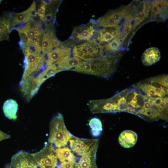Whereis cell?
Wrapping results in <instances>:
<instances>
[{
    "label": "cell",
    "mask_w": 168,
    "mask_h": 168,
    "mask_svg": "<svg viewBox=\"0 0 168 168\" xmlns=\"http://www.w3.org/2000/svg\"><path fill=\"white\" fill-rule=\"evenodd\" d=\"M117 62V59L114 56H101L92 60L83 61L71 70L107 78L114 72Z\"/></svg>",
    "instance_id": "obj_1"
},
{
    "label": "cell",
    "mask_w": 168,
    "mask_h": 168,
    "mask_svg": "<svg viewBox=\"0 0 168 168\" xmlns=\"http://www.w3.org/2000/svg\"><path fill=\"white\" fill-rule=\"evenodd\" d=\"M48 142L55 148L67 146L72 135L67 129L63 117L58 113L51 120L49 124Z\"/></svg>",
    "instance_id": "obj_2"
},
{
    "label": "cell",
    "mask_w": 168,
    "mask_h": 168,
    "mask_svg": "<svg viewBox=\"0 0 168 168\" xmlns=\"http://www.w3.org/2000/svg\"><path fill=\"white\" fill-rule=\"evenodd\" d=\"M102 49V46L94 39L75 46L72 53L74 56L87 61L101 56Z\"/></svg>",
    "instance_id": "obj_3"
},
{
    "label": "cell",
    "mask_w": 168,
    "mask_h": 168,
    "mask_svg": "<svg viewBox=\"0 0 168 168\" xmlns=\"http://www.w3.org/2000/svg\"><path fill=\"white\" fill-rule=\"evenodd\" d=\"M41 168H57L58 160L55 148L49 142L40 151L32 153Z\"/></svg>",
    "instance_id": "obj_4"
},
{
    "label": "cell",
    "mask_w": 168,
    "mask_h": 168,
    "mask_svg": "<svg viewBox=\"0 0 168 168\" xmlns=\"http://www.w3.org/2000/svg\"><path fill=\"white\" fill-rule=\"evenodd\" d=\"M9 165L11 168H41L32 153L23 150L12 156Z\"/></svg>",
    "instance_id": "obj_5"
},
{
    "label": "cell",
    "mask_w": 168,
    "mask_h": 168,
    "mask_svg": "<svg viewBox=\"0 0 168 168\" xmlns=\"http://www.w3.org/2000/svg\"><path fill=\"white\" fill-rule=\"evenodd\" d=\"M98 139L81 138L72 135L69 139V148L77 156H81L89 152L98 142Z\"/></svg>",
    "instance_id": "obj_6"
},
{
    "label": "cell",
    "mask_w": 168,
    "mask_h": 168,
    "mask_svg": "<svg viewBox=\"0 0 168 168\" xmlns=\"http://www.w3.org/2000/svg\"><path fill=\"white\" fill-rule=\"evenodd\" d=\"M52 26L48 25L42 35L41 46L43 54H48L60 44L54 31L52 29Z\"/></svg>",
    "instance_id": "obj_7"
},
{
    "label": "cell",
    "mask_w": 168,
    "mask_h": 168,
    "mask_svg": "<svg viewBox=\"0 0 168 168\" xmlns=\"http://www.w3.org/2000/svg\"><path fill=\"white\" fill-rule=\"evenodd\" d=\"M95 32L94 23L91 21L85 25L75 27L72 33V37L78 42L88 41L91 40Z\"/></svg>",
    "instance_id": "obj_8"
},
{
    "label": "cell",
    "mask_w": 168,
    "mask_h": 168,
    "mask_svg": "<svg viewBox=\"0 0 168 168\" xmlns=\"http://www.w3.org/2000/svg\"><path fill=\"white\" fill-rule=\"evenodd\" d=\"M71 53V49L70 48L59 45L47 54L46 67L55 64L63 57L70 56Z\"/></svg>",
    "instance_id": "obj_9"
},
{
    "label": "cell",
    "mask_w": 168,
    "mask_h": 168,
    "mask_svg": "<svg viewBox=\"0 0 168 168\" xmlns=\"http://www.w3.org/2000/svg\"><path fill=\"white\" fill-rule=\"evenodd\" d=\"M31 16L30 9L20 13H12L10 14L9 20L12 29L22 27L24 24L28 22Z\"/></svg>",
    "instance_id": "obj_10"
},
{
    "label": "cell",
    "mask_w": 168,
    "mask_h": 168,
    "mask_svg": "<svg viewBox=\"0 0 168 168\" xmlns=\"http://www.w3.org/2000/svg\"><path fill=\"white\" fill-rule=\"evenodd\" d=\"M161 58V53L159 49L155 47L147 49L143 54L141 60L145 66L151 65L158 62Z\"/></svg>",
    "instance_id": "obj_11"
},
{
    "label": "cell",
    "mask_w": 168,
    "mask_h": 168,
    "mask_svg": "<svg viewBox=\"0 0 168 168\" xmlns=\"http://www.w3.org/2000/svg\"><path fill=\"white\" fill-rule=\"evenodd\" d=\"M138 135L134 131L126 130L123 131L119 137V144L125 148H129L134 146L137 142Z\"/></svg>",
    "instance_id": "obj_12"
},
{
    "label": "cell",
    "mask_w": 168,
    "mask_h": 168,
    "mask_svg": "<svg viewBox=\"0 0 168 168\" xmlns=\"http://www.w3.org/2000/svg\"><path fill=\"white\" fill-rule=\"evenodd\" d=\"M83 61L77 57L67 56L62 58L55 64L62 71L71 70Z\"/></svg>",
    "instance_id": "obj_13"
},
{
    "label": "cell",
    "mask_w": 168,
    "mask_h": 168,
    "mask_svg": "<svg viewBox=\"0 0 168 168\" xmlns=\"http://www.w3.org/2000/svg\"><path fill=\"white\" fill-rule=\"evenodd\" d=\"M150 80V81L142 82L137 84L136 87L140 89L148 98L157 97V91L159 85Z\"/></svg>",
    "instance_id": "obj_14"
},
{
    "label": "cell",
    "mask_w": 168,
    "mask_h": 168,
    "mask_svg": "<svg viewBox=\"0 0 168 168\" xmlns=\"http://www.w3.org/2000/svg\"><path fill=\"white\" fill-rule=\"evenodd\" d=\"M18 107L17 102L14 100L10 99L6 101L3 106V110L5 116L9 119L16 120Z\"/></svg>",
    "instance_id": "obj_15"
},
{
    "label": "cell",
    "mask_w": 168,
    "mask_h": 168,
    "mask_svg": "<svg viewBox=\"0 0 168 168\" xmlns=\"http://www.w3.org/2000/svg\"><path fill=\"white\" fill-rule=\"evenodd\" d=\"M128 105L135 108L138 109L142 107L145 97L134 91H129L125 96Z\"/></svg>",
    "instance_id": "obj_16"
},
{
    "label": "cell",
    "mask_w": 168,
    "mask_h": 168,
    "mask_svg": "<svg viewBox=\"0 0 168 168\" xmlns=\"http://www.w3.org/2000/svg\"><path fill=\"white\" fill-rule=\"evenodd\" d=\"M61 71H62L58 68L55 64L47 67L37 78L36 83L37 86L39 88L41 85L45 80Z\"/></svg>",
    "instance_id": "obj_17"
},
{
    "label": "cell",
    "mask_w": 168,
    "mask_h": 168,
    "mask_svg": "<svg viewBox=\"0 0 168 168\" xmlns=\"http://www.w3.org/2000/svg\"><path fill=\"white\" fill-rule=\"evenodd\" d=\"M115 31L108 29H103L99 32L97 39L98 41L102 42L110 41L117 35Z\"/></svg>",
    "instance_id": "obj_18"
},
{
    "label": "cell",
    "mask_w": 168,
    "mask_h": 168,
    "mask_svg": "<svg viewBox=\"0 0 168 168\" xmlns=\"http://www.w3.org/2000/svg\"><path fill=\"white\" fill-rule=\"evenodd\" d=\"M89 125L91 128L92 134L95 137L99 136L103 130L102 123L96 118L91 119L89 121Z\"/></svg>",
    "instance_id": "obj_19"
},
{
    "label": "cell",
    "mask_w": 168,
    "mask_h": 168,
    "mask_svg": "<svg viewBox=\"0 0 168 168\" xmlns=\"http://www.w3.org/2000/svg\"><path fill=\"white\" fill-rule=\"evenodd\" d=\"M164 1H155L151 4L152 11L153 14L157 15L160 14L164 9V5H167V2Z\"/></svg>",
    "instance_id": "obj_20"
},
{
    "label": "cell",
    "mask_w": 168,
    "mask_h": 168,
    "mask_svg": "<svg viewBox=\"0 0 168 168\" xmlns=\"http://www.w3.org/2000/svg\"><path fill=\"white\" fill-rule=\"evenodd\" d=\"M161 86L166 88H168V75H163L155 77L150 79Z\"/></svg>",
    "instance_id": "obj_21"
},
{
    "label": "cell",
    "mask_w": 168,
    "mask_h": 168,
    "mask_svg": "<svg viewBox=\"0 0 168 168\" xmlns=\"http://www.w3.org/2000/svg\"><path fill=\"white\" fill-rule=\"evenodd\" d=\"M121 44V42L119 40L115 39L106 46V49L112 52L116 51L119 49Z\"/></svg>",
    "instance_id": "obj_22"
},
{
    "label": "cell",
    "mask_w": 168,
    "mask_h": 168,
    "mask_svg": "<svg viewBox=\"0 0 168 168\" xmlns=\"http://www.w3.org/2000/svg\"><path fill=\"white\" fill-rule=\"evenodd\" d=\"M16 30L19 33L21 39L20 41L25 44H28L29 38L26 32L23 27L18 28Z\"/></svg>",
    "instance_id": "obj_23"
},
{
    "label": "cell",
    "mask_w": 168,
    "mask_h": 168,
    "mask_svg": "<svg viewBox=\"0 0 168 168\" xmlns=\"http://www.w3.org/2000/svg\"><path fill=\"white\" fill-rule=\"evenodd\" d=\"M47 5V3L46 1L45 3L42 2L37 10V13L42 21L43 20L45 17Z\"/></svg>",
    "instance_id": "obj_24"
},
{
    "label": "cell",
    "mask_w": 168,
    "mask_h": 168,
    "mask_svg": "<svg viewBox=\"0 0 168 168\" xmlns=\"http://www.w3.org/2000/svg\"><path fill=\"white\" fill-rule=\"evenodd\" d=\"M147 12L145 11V9H144L138 13L135 19V26L144 19L145 17L147 16Z\"/></svg>",
    "instance_id": "obj_25"
},
{
    "label": "cell",
    "mask_w": 168,
    "mask_h": 168,
    "mask_svg": "<svg viewBox=\"0 0 168 168\" xmlns=\"http://www.w3.org/2000/svg\"><path fill=\"white\" fill-rule=\"evenodd\" d=\"M42 35H35L29 38V41L27 44H40L41 43Z\"/></svg>",
    "instance_id": "obj_26"
},
{
    "label": "cell",
    "mask_w": 168,
    "mask_h": 168,
    "mask_svg": "<svg viewBox=\"0 0 168 168\" xmlns=\"http://www.w3.org/2000/svg\"><path fill=\"white\" fill-rule=\"evenodd\" d=\"M132 26L130 23L127 24L124 26V32L125 35H126L129 33L132 29Z\"/></svg>",
    "instance_id": "obj_27"
}]
</instances>
